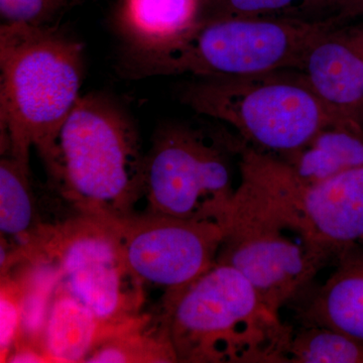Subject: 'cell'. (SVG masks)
Returning <instances> with one entry per match:
<instances>
[{
	"label": "cell",
	"mask_w": 363,
	"mask_h": 363,
	"mask_svg": "<svg viewBox=\"0 0 363 363\" xmlns=\"http://www.w3.org/2000/svg\"><path fill=\"white\" fill-rule=\"evenodd\" d=\"M38 152L52 187L79 214L114 221L135 213L145 155L130 116L114 100L81 96Z\"/></svg>",
	"instance_id": "1"
},
{
	"label": "cell",
	"mask_w": 363,
	"mask_h": 363,
	"mask_svg": "<svg viewBox=\"0 0 363 363\" xmlns=\"http://www.w3.org/2000/svg\"><path fill=\"white\" fill-rule=\"evenodd\" d=\"M161 319L177 362L285 363L294 331L241 272L219 262L166 293Z\"/></svg>",
	"instance_id": "2"
},
{
	"label": "cell",
	"mask_w": 363,
	"mask_h": 363,
	"mask_svg": "<svg viewBox=\"0 0 363 363\" xmlns=\"http://www.w3.org/2000/svg\"><path fill=\"white\" fill-rule=\"evenodd\" d=\"M83 45L55 26L1 23L0 126L4 154L30 164L80 99Z\"/></svg>",
	"instance_id": "3"
},
{
	"label": "cell",
	"mask_w": 363,
	"mask_h": 363,
	"mask_svg": "<svg viewBox=\"0 0 363 363\" xmlns=\"http://www.w3.org/2000/svg\"><path fill=\"white\" fill-rule=\"evenodd\" d=\"M333 23L331 20L203 16L168 44L126 47L121 69L131 78L241 77L298 70L313 40Z\"/></svg>",
	"instance_id": "4"
},
{
	"label": "cell",
	"mask_w": 363,
	"mask_h": 363,
	"mask_svg": "<svg viewBox=\"0 0 363 363\" xmlns=\"http://www.w3.org/2000/svg\"><path fill=\"white\" fill-rule=\"evenodd\" d=\"M181 99L233 128L248 147L279 157L298 152L336 121L297 70L196 78Z\"/></svg>",
	"instance_id": "5"
},
{
	"label": "cell",
	"mask_w": 363,
	"mask_h": 363,
	"mask_svg": "<svg viewBox=\"0 0 363 363\" xmlns=\"http://www.w3.org/2000/svg\"><path fill=\"white\" fill-rule=\"evenodd\" d=\"M235 199L297 228L335 259L363 247V167L316 184L302 183L283 160L248 147L240 150Z\"/></svg>",
	"instance_id": "6"
},
{
	"label": "cell",
	"mask_w": 363,
	"mask_h": 363,
	"mask_svg": "<svg viewBox=\"0 0 363 363\" xmlns=\"http://www.w3.org/2000/svg\"><path fill=\"white\" fill-rule=\"evenodd\" d=\"M241 143L185 124L164 126L145 155V209L224 227L238 187L230 156L240 152Z\"/></svg>",
	"instance_id": "7"
},
{
	"label": "cell",
	"mask_w": 363,
	"mask_h": 363,
	"mask_svg": "<svg viewBox=\"0 0 363 363\" xmlns=\"http://www.w3.org/2000/svg\"><path fill=\"white\" fill-rule=\"evenodd\" d=\"M58 264L61 286L112 329L135 321L143 285L128 269L111 221L79 214L49 224L33 243Z\"/></svg>",
	"instance_id": "8"
},
{
	"label": "cell",
	"mask_w": 363,
	"mask_h": 363,
	"mask_svg": "<svg viewBox=\"0 0 363 363\" xmlns=\"http://www.w3.org/2000/svg\"><path fill=\"white\" fill-rule=\"evenodd\" d=\"M333 253L297 228L234 197L216 262L241 272L277 316L309 285Z\"/></svg>",
	"instance_id": "9"
},
{
	"label": "cell",
	"mask_w": 363,
	"mask_h": 363,
	"mask_svg": "<svg viewBox=\"0 0 363 363\" xmlns=\"http://www.w3.org/2000/svg\"><path fill=\"white\" fill-rule=\"evenodd\" d=\"M128 269L143 286L166 293L194 281L216 262L224 227L145 209L111 221Z\"/></svg>",
	"instance_id": "10"
},
{
	"label": "cell",
	"mask_w": 363,
	"mask_h": 363,
	"mask_svg": "<svg viewBox=\"0 0 363 363\" xmlns=\"http://www.w3.org/2000/svg\"><path fill=\"white\" fill-rule=\"evenodd\" d=\"M297 71L334 119L362 123L363 21L322 30Z\"/></svg>",
	"instance_id": "11"
},
{
	"label": "cell",
	"mask_w": 363,
	"mask_h": 363,
	"mask_svg": "<svg viewBox=\"0 0 363 363\" xmlns=\"http://www.w3.org/2000/svg\"><path fill=\"white\" fill-rule=\"evenodd\" d=\"M337 267L301 312L302 325H317L363 342V247L337 257Z\"/></svg>",
	"instance_id": "12"
},
{
	"label": "cell",
	"mask_w": 363,
	"mask_h": 363,
	"mask_svg": "<svg viewBox=\"0 0 363 363\" xmlns=\"http://www.w3.org/2000/svg\"><path fill=\"white\" fill-rule=\"evenodd\" d=\"M291 173L305 184H316L363 167V124L333 121L305 147L279 157Z\"/></svg>",
	"instance_id": "13"
},
{
	"label": "cell",
	"mask_w": 363,
	"mask_h": 363,
	"mask_svg": "<svg viewBox=\"0 0 363 363\" xmlns=\"http://www.w3.org/2000/svg\"><path fill=\"white\" fill-rule=\"evenodd\" d=\"M114 330L60 285L43 333V350L49 362H85Z\"/></svg>",
	"instance_id": "14"
},
{
	"label": "cell",
	"mask_w": 363,
	"mask_h": 363,
	"mask_svg": "<svg viewBox=\"0 0 363 363\" xmlns=\"http://www.w3.org/2000/svg\"><path fill=\"white\" fill-rule=\"evenodd\" d=\"M200 0H123L121 32L126 45L150 48L168 44L200 18Z\"/></svg>",
	"instance_id": "15"
},
{
	"label": "cell",
	"mask_w": 363,
	"mask_h": 363,
	"mask_svg": "<svg viewBox=\"0 0 363 363\" xmlns=\"http://www.w3.org/2000/svg\"><path fill=\"white\" fill-rule=\"evenodd\" d=\"M45 225L40 219L30 164L4 154L0 162L1 235L18 241V250L26 252Z\"/></svg>",
	"instance_id": "16"
},
{
	"label": "cell",
	"mask_w": 363,
	"mask_h": 363,
	"mask_svg": "<svg viewBox=\"0 0 363 363\" xmlns=\"http://www.w3.org/2000/svg\"><path fill=\"white\" fill-rule=\"evenodd\" d=\"M142 317L107 336L85 362H177L171 343L162 332L156 338L143 333Z\"/></svg>",
	"instance_id": "17"
},
{
	"label": "cell",
	"mask_w": 363,
	"mask_h": 363,
	"mask_svg": "<svg viewBox=\"0 0 363 363\" xmlns=\"http://www.w3.org/2000/svg\"><path fill=\"white\" fill-rule=\"evenodd\" d=\"M286 362L363 363V342L326 327L302 325L293 331Z\"/></svg>",
	"instance_id": "18"
},
{
	"label": "cell",
	"mask_w": 363,
	"mask_h": 363,
	"mask_svg": "<svg viewBox=\"0 0 363 363\" xmlns=\"http://www.w3.org/2000/svg\"><path fill=\"white\" fill-rule=\"evenodd\" d=\"M208 16L330 20L329 0H214Z\"/></svg>",
	"instance_id": "19"
},
{
	"label": "cell",
	"mask_w": 363,
	"mask_h": 363,
	"mask_svg": "<svg viewBox=\"0 0 363 363\" xmlns=\"http://www.w3.org/2000/svg\"><path fill=\"white\" fill-rule=\"evenodd\" d=\"M73 0H0L2 23L52 26Z\"/></svg>",
	"instance_id": "20"
},
{
	"label": "cell",
	"mask_w": 363,
	"mask_h": 363,
	"mask_svg": "<svg viewBox=\"0 0 363 363\" xmlns=\"http://www.w3.org/2000/svg\"><path fill=\"white\" fill-rule=\"evenodd\" d=\"M21 325V291L16 279L1 277L0 289V354L1 362L9 355L20 337Z\"/></svg>",
	"instance_id": "21"
},
{
	"label": "cell",
	"mask_w": 363,
	"mask_h": 363,
	"mask_svg": "<svg viewBox=\"0 0 363 363\" xmlns=\"http://www.w3.org/2000/svg\"><path fill=\"white\" fill-rule=\"evenodd\" d=\"M329 18L337 26L363 18V0H329Z\"/></svg>",
	"instance_id": "22"
},
{
	"label": "cell",
	"mask_w": 363,
	"mask_h": 363,
	"mask_svg": "<svg viewBox=\"0 0 363 363\" xmlns=\"http://www.w3.org/2000/svg\"><path fill=\"white\" fill-rule=\"evenodd\" d=\"M362 123H363V109H362Z\"/></svg>",
	"instance_id": "23"
},
{
	"label": "cell",
	"mask_w": 363,
	"mask_h": 363,
	"mask_svg": "<svg viewBox=\"0 0 363 363\" xmlns=\"http://www.w3.org/2000/svg\"><path fill=\"white\" fill-rule=\"evenodd\" d=\"M74 2H77V0H73Z\"/></svg>",
	"instance_id": "24"
}]
</instances>
